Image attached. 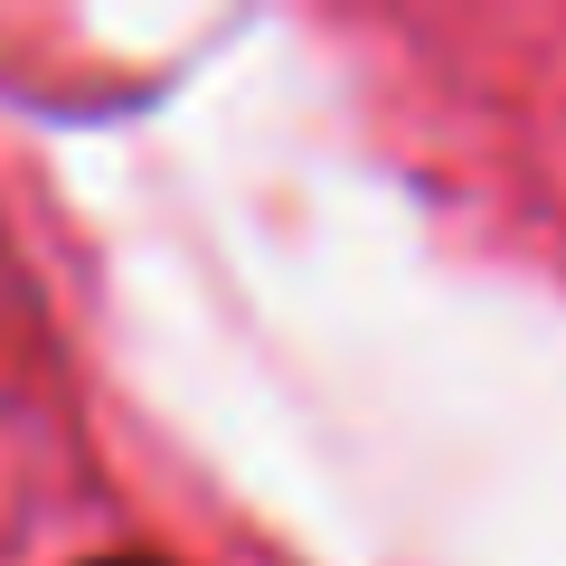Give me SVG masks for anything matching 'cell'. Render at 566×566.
<instances>
[{"label": "cell", "instance_id": "cell-1", "mask_svg": "<svg viewBox=\"0 0 566 566\" xmlns=\"http://www.w3.org/2000/svg\"><path fill=\"white\" fill-rule=\"evenodd\" d=\"M95 566H161V557H95Z\"/></svg>", "mask_w": 566, "mask_h": 566}]
</instances>
